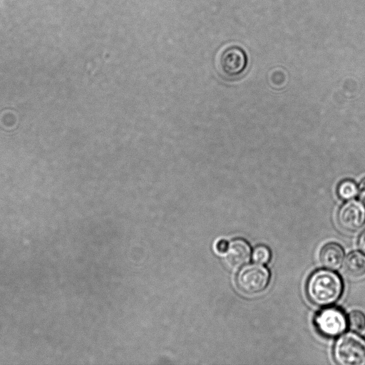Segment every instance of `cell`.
<instances>
[{
    "label": "cell",
    "instance_id": "cell-1",
    "mask_svg": "<svg viewBox=\"0 0 365 365\" xmlns=\"http://www.w3.org/2000/svg\"><path fill=\"white\" fill-rule=\"evenodd\" d=\"M342 291L343 283L340 277L329 269H319L313 272L306 285L308 298L320 307L333 304L339 299Z\"/></svg>",
    "mask_w": 365,
    "mask_h": 365
},
{
    "label": "cell",
    "instance_id": "cell-2",
    "mask_svg": "<svg viewBox=\"0 0 365 365\" xmlns=\"http://www.w3.org/2000/svg\"><path fill=\"white\" fill-rule=\"evenodd\" d=\"M334 358L340 365H365V339L349 332L340 336L333 350Z\"/></svg>",
    "mask_w": 365,
    "mask_h": 365
},
{
    "label": "cell",
    "instance_id": "cell-3",
    "mask_svg": "<svg viewBox=\"0 0 365 365\" xmlns=\"http://www.w3.org/2000/svg\"><path fill=\"white\" fill-rule=\"evenodd\" d=\"M269 279V270L257 263L243 266L237 274L236 282L242 292L256 294L266 289Z\"/></svg>",
    "mask_w": 365,
    "mask_h": 365
},
{
    "label": "cell",
    "instance_id": "cell-4",
    "mask_svg": "<svg viewBox=\"0 0 365 365\" xmlns=\"http://www.w3.org/2000/svg\"><path fill=\"white\" fill-rule=\"evenodd\" d=\"M247 61V53L242 47L236 45L229 46L219 56V71L226 78H236L245 71Z\"/></svg>",
    "mask_w": 365,
    "mask_h": 365
},
{
    "label": "cell",
    "instance_id": "cell-5",
    "mask_svg": "<svg viewBox=\"0 0 365 365\" xmlns=\"http://www.w3.org/2000/svg\"><path fill=\"white\" fill-rule=\"evenodd\" d=\"M318 331L327 337H336L341 334L347 326V319L343 311L336 307L321 310L314 319Z\"/></svg>",
    "mask_w": 365,
    "mask_h": 365
},
{
    "label": "cell",
    "instance_id": "cell-6",
    "mask_svg": "<svg viewBox=\"0 0 365 365\" xmlns=\"http://www.w3.org/2000/svg\"><path fill=\"white\" fill-rule=\"evenodd\" d=\"M339 226L347 232H356L365 223V206L358 200H349L341 206L337 213Z\"/></svg>",
    "mask_w": 365,
    "mask_h": 365
},
{
    "label": "cell",
    "instance_id": "cell-7",
    "mask_svg": "<svg viewBox=\"0 0 365 365\" xmlns=\"http://www.w3.org/2000/svg\"><path fill=\"white\" fill-rule=\"evenodd\" d=\"M251 247L243 239H235L229 243L225 253V264L231 269L245 266L250 259Z\"/></svg>",
    "mask_w": 365,
    "mask_h": 365
},
{
    "label": "cell",
    "instance_id": "cell-8",
    "mask_svg": "<svg viewBox=\"0 0 365 365\" xmlns=\"http://www.w3.org/2000/svg\"><path fill=\"white\" fill-rule=\"evenodd\" d=\"M344 259V251L337 243L329 242L324 245L319 252V261L322 265L329 269H337Z\"/></svg>",
    "mask_w": 365,
    "mask_h": 365
},
{
    "label": "cell",
    "instance_id": "cell-9",
    "mask_svg": "<svg viewBox=\"0 0 365 365\" xmlns=\"http://www.w3.org/2000/svg\"><path fill=\"white\" fill-rule=\"evenodd\" d=\"M344 270L351 278L363 276L365 274V255L358 251L349 253L345 259Z\"/></svg>",
    "mask_w": 365,
    "mask_h": 365
},
{
    "label": "cell",
    "instance_id": "cell-10",
    "mask_svg": "<svg viewBox=\"0 0 365 365\" xmlns=\"http://www.w3.org/2000/svg\"><path fill=\"white\" fill-rule=\"evenodd\" d=\"M358 192L356 183L349 179L342 180L338 185L337 194L339 197L344 200L354 198Z\"/></svg>",
    "mask_w": 365,
    "mask_h": 365
},
{
    "label": "cell",
    "instance_id": "cell-11",
    "mask_svg": "<svg viewBox=\"0 0 365 365\" xmlns=\"http://www.w3.org/2000/svg\"><path fill=\"white\" fill-rule=\"evenodd\" d=\"M347 324L352 331H363L365 329V314L359 310L351 312L348 316Z\"/></svg>",
    "mask_w": 365,
    "mask_h": 365
},
{
    "label": "cell",
    "instance_id": "cell-12",
    "mask_svg": "<svg viewBox=\"0 0 365 365\" xmlns=\"http://www.w3.org/2000/svg\"><path fill=\"white\" fill-rule=\"evenodd\" d=\"M253 260L258 264H267L271 259V252L265 245L257 246L252 255Z\"/></svg>",
    "mask_w": 365,
    "mask_h": 365
},
{
    "label": "cell",
    "instance_id": "cell-13",
    "mask_svg": "<svg viewBox=\"0 0 365 365\" xmlns=\"http://www.w3.org/2000/svg\"><path fill=\"white\" fill-rule=\"evenodd\" d=\"M229 243L230 242L225 239L217 240L215 245L216 252L219 254H225L228 249Z\"/></svg>",
    "mask_w": 365,
    "mask_h": 365
},
{
    "label": "cell",
    "instance_id": "cell-14",
    "mask_svg": "<svg viewBox=\"0 0 365 365\" xmlns=\"http://www.w3.org/2000/svg\"><path fill=\"white\" fill-rule=\"evenodd\" d=\"M357 193L360 201L365 205V178L360 182Z\"/></svg>",
    "mask_w": 365,
    "mask_h": 365
},
{
    "label": "cell",
    "instance_id": "cell-15",
    "mask_svg": "<svg viewBox=\"0 0 365 365\" xmlns=\"http://www.w3.org/2000/svg\"><path fill=\"white\" fill-rule=\"evenodd\" d=\"M358 244L360 250L365 253V230L360 235Z\"/></svg>",
    "mask_w": 365,
    "mask_h": 365
}]
</instances>
